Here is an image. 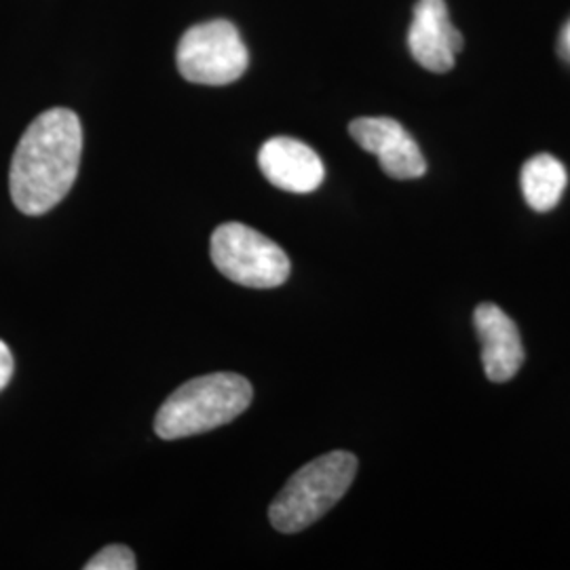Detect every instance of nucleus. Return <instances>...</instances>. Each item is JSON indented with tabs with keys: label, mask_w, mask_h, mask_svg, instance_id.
I'll return each instance as SVG.
<instances>
[{
	"label": "nucleus",
	"mask_w": 570,
	"mask_h": 570,
	"mask_svg": "<svg viewBox=\"0 0 570 570\" xmlns=\"http://www.w3.org/2000/svg\"><path fill=\"white\" fill-rule=\"evenodd\" d=\"M176 63L186 81L220 87L244 77L249 56L235 23L212 20L184 32Z\"/></svg>",
	"instance_id": "obj_5"
},
{
	"label": "nucleus",
	"mask_w": 570,
	"mask_h": 570,
	"mask_svg": "<svg viewBox=\"0 0 570 570\" xmlns=\"http://www.w3.org/2000/svg\"><path fill=\"white\" fill-rule=\"evenodd\" d=\"M249 381L233 372L205 374L176 389L155 416V433L161 440L199 435L242 416L252 404Z\"/></svg>",
	"instance_id": "obj_2"
},
{
	"label": "nucleus",
	"mask_w": 570,
	"mask_h": 570,
	"mask_svg": "<svg viewBox=\"0 0 570 570\" xmlns=\"http://www.w3.org/2000/svg\"><path fill=\"white\" fill-rule=\"evenodd\" d=\"M13 367H16V364H13L11 348L7 346V343H2V341H0V391L11 383Z\"/></svg>",
	"instance_id": "obj_12"
},
{
	"label": "nucleus",
	"mask_w": 570,
	"mask_h": 570,
	"mask_svg": "<svg viewBox=\"0 0 570 570\" xmlns=\"http://www.w3.org/2000/svg\"><path fill=\"white\" fill-rule=\"evenodd\" d=\"M258 167L273 186L296 195L317 190L326 178V167L320 155L305 142L287 136H277L263 144Z\"/></svg>",
	"instance_id": "obj_8"
},
{
	"label": "nucleus",
	"mask_w": 570,
	"mask_h": 570,
	"mask_svg": "<svg viewBox=\"0 0 570 570\" xmlns=\"http://www.w3.org/2000/svg\"><path fill=\"white\" fill-rule=\"evenodd\" d=\"M348 134L379 159L389 178L414 180L425 176L428 161L402 122L389 117H362L351 121Z\"/></svg>",
	"instance_id": "obj_6"
},
{
	"label": "nucleus",
	"mask_w": 570,
	"mask_h": 570,
	"mask_svg": "<svg viewBox=\"0 0 570 570\" xmlns=\"http://www.w3.org/2000/svg\"><path fill=\"white\" fill-rule=\"evenodd\" d=\"M567 42H569V49H570V26H569V30H567Z\"/></svg>",
	"instance_id": "obj_13"
},
{
	"label": "nucleus",
	"mask_w": 570,
	"mask_h": 570,
	"mask_svg": "<svg viewBox=\"0 0 570 570\" xmlns=\"http://www.w3.org/2000/svg\"><path fill=\"white\" fill-rule=\"evenodd\" d=\"M209 254L226 279L256 289L279 287L292 268L279 245L242 223L218 226L212 235Z\"/></svg>",
	"instance_id": "obj_4"
},
{
	"label": "nucleus",
	"mask_w": 570,
	"mask_h": 570,
	"mask_svg": "<svg viewBox=\"0 0 570 570\" xmlns=\"http://www.w3.org/2000/svg\"><path fill=\"white\" fill-rule=\"evenodd\" d=\"M407 47L412 58L429 72H449L454 58L463 49V35L450 21L444 0H419L407 30Z\"/></svg>",
	"instance_id": "obj_7"
},
{
	"label": "nucleus",
	"mask_w": 570,
	"mask_h": 570,
	"mask_svg": "<svg viewBox=\"0 0 570 570\" xmlns=\"http://www.w3.org/2000/svg\"><path fill=\"white\" fill-rule=\"evenodd\" d=\"M357 473V456L336 450L298 469L275 501L268 518L273 529L294 534L324 518L351 489Z\"/></svg>",
	"instance_id": "obj_3"
},
{
	"label": "nucleus",
	"mask_w": 570,
	"mask_h": 570,
	"mask_svg": "<svg viewBox=\"0 0 570 570\" xmlns=\"http://www.w3.org/2000/svg\"><path fill=\"white\" fill-rule=\"evenodd\" d=\"M136 569V556L125 546H106L98 551L87 564L85 570H134Z\"/></svg>",
	"instance_id": "obj_11"
},
{
	"label": "nucleus",
	"mask_w": 570,
	"mask_h": 570,
	"mask_svg": "<svg viewBox=\"0 0 570 570\" xmlns=\"http://www.w3.org/2000/svg\"><path fill=\"white\" fill-rule=\"evenodd\" d=\"M522 193L534 212H550L560 204L569 183L567 167L551 155H537L522 167Z\"/></svg>",
	"instance_id": "obj_10"
},
{
	"label": "nucleus",
	"mask_w": 570,
	"mask_h": 570,
	"mask_svg": "<svg viewBox=\"0 0 570 570\" xmlns=\"http://www.w3.org/2000/svg\"><path fill=\"white\" fill-rule=\"evenodd\" d=\"M82 127L68 108H51L23 131L9 171L11 199L21 214L42 216L70 193L79 176Z\"/></svg>",
	"instance_id": "obj_1"
},
{
	"label": "nucleus",
	"mask_w": 570,
	"mask_h": 570,
	"mask_svg": "<svg viewBox=\"0 0 570 570\" xmlns=\"http://www.w3.org/2000/svg\"><path fill=\"white\" fill-rule=\"evenodd\" d=\"M482 345V366L492 383H508L524 364L520 330L501 306L484 303L473 313Z\"/></svg>",
	"instance_id": "obj_9"
}]
</instances>
